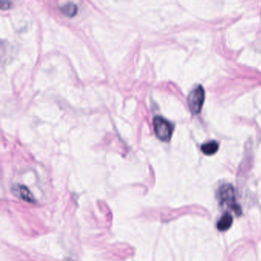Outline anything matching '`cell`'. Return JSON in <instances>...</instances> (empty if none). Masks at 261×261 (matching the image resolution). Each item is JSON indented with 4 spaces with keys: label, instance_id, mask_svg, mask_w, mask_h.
<instances>
[{
    "label": "cell",
    "instance_id": "7",
    "mask_svg": "<svg viewBox=\"0 0 261 261\" xmlns=\"http://www.w3.org/2000/svg\"><path fill=\"white\" fill-rule=\"evenodd\" d=\"M61 11L68 17H74L77 13V7L76 4L73 3H68V4H64L61 7Z\"/></svg>",
    "mask_w": 261,
    "mask_h": 261
},
{
    "label": "cell",
    "instance_id": "2",
    "mask_svg": "<svg viewBox=\"0 0 261 261\" xmlns=\"http://www.w3.org/2000/svg\"><path fill=\"white\" fill-rule=\"evenodd\" d=\"M204 101V88L201 85H198L193 91H191L189 95V98H188L191 112L195 115L199 114L201 112Z\"/></svg>",
    "mask_w": 261,
    "mask_h": 261
},
{
    "label": "cell",
    "instance_id": "6",
    "mask_svg": "<svg viewBox=\"0 0 261 261\" xmlns=\"http://www.w3.org/2000/svg\"><path fill=\"white\" fill-rule=\"evenodd\" d=\"M218 147H219L218 143L213 140V141L207 142V143H204V144L201 146V149L203 153L205 154V155H212L216 153L217 151L218 150Z\"/></svg>",
    "mask_w": 261,
    "mask_h": 261
},
{
    "label": "cell",
    "instance_id": "4",
    "mask_svg": "<svg viewBox=\"0 0 261 261\" xmlns=\"http://www.w3.org/2000/svg\"><path fill=\"white\" fill-rule=\"evenodd\" d=\"M13 192L16 194L18 197L23 199L24 201L33 202L34 201V196L32 192L29 190L28 188L23 186H16L13 188Z\"/></svg>",
    "mask_w": 261,
    "mask_h": 261
},
{
    "label": "cell",
    "instance_id": "1",
    "mask_svg": "<svg viewBox=\"0 0 261 261\" xmlns=\"http://www.w3.org/2000/svg\"><path fill=\"white\" fill-rule=\"evenodd\" d=\"M154 131L159 140L169 142L173 133V125L161 116H155L153 118Z\"/></svg>",
    "mask_w": 261,
    "mask_h": 261
},
{
    "label": "cell",
    "instance_id": "5",
    "mask_svg": "<svg viewBox=\"0 0 261 261\" xmlns=\"http://www.w3.org/2000/svg\"><path fill=\"white\" fill-rule=\"evenodd\" d=\"M232 223H233V218H232L231 215L230 214L226 213L218 221L217 227H218V230H221V231H224V230H227V229L230 228V226L232 225Z\"/></svg>",
    "mask_w": 261,
    "mask_h": 261
},
{
    "label": "cell",
    "instance_id": "3",
    "mask_svg": "<svg viewBox=\"0 0 261 261\" xmlns=\"http://www.w3.org/2000/svg\"><path fill=\"white\" fill-rule=\"evenodd\" d=\"M218 197H219L220 201L222 204H227L231 206L232 208L237 213L241 214V209L235 204L234 202V193L232 186L229 185H224L221 186L218 192Z\"/></svg>",
    "mask_w": 261,
    "mask_h": 261
}]
</instances>
